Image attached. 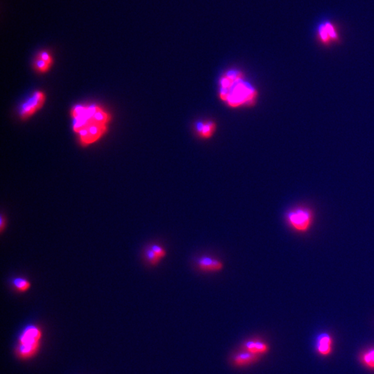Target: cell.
<instances>
[{
    "mask_svg": "<svg viewBox=\"0 0 374 374\" xmlns=\"http://www.w3.org/2000/svg\"><path fill=\"white\" fill-rule=\"evenodd\" d=\"M316 36L324 46H330L332 43L340 41V34L337 26L331 21H324L317 26Z\"/></svg>",
    "mask_w": 374,
    "mask_h": 374,
    "instance_id": "52a82bcc",
    "label": "cell"
},
{
    "mask_svg": "<svg viewBox=\"0 0 374 374\" xmlns=\"http://www.w3.org/2000/svg\"><path fill=\"white\" fill-rule=\"evenodd\" d=\"M360 361L367 368L374 370V348L367 349L362 353Z\"/></svg>",
    "mask_w": 374,
    "mask_h": 374,
    "instance_id": "5bb4252c",
    "label": "cell"
},
{
    "mask_svg": "<svg viewBox=\"0 0 374 374\" xmlns=\"http://www.w3.org/2000/svg\"><path fill=\"white\" fill-rule=\"evenodd\" d=\"M333 339L330 334L322 332L319 334L316 341V351L322 356H328L332 352Z\"/></svg>",
    "mask_w": 374,
    "mask_h": 374,
    "instance_id": "30bf717a",
    "label": "cell"
},
{
    "mask_svg": "<svg viewBox=\"0 0 374 374\" xmlns=\"http://www.w3.org/2000/svg\"><path fill=\"white\" fill-rule=\"evenodd\" d=\"M70 114L75 134L90 125H108L111 121L110 114L96 104H77L71 109Z\"/></svg>",
    "mask_w": 374,
    "mask_h": 374,
    "instance_id": "7a4b0ae2",
    "label": "cell"
},
{
    "mask_svg": "<svg viewBox=\"0 0 374 374\" xmlns=\"http://www.w3.org/2000/svg\"><path fill=\"white\" fill-rule=\"evenodd\" d=\"M269 350L268 344L261 340H249L245 344V351L257 355L266 353Z\"/></svg>",
    "mask_w": 374,
    "mask_h": 374,
    "instance_id": "8fae6325",
    "label": "cell"
},
{
    "mask_svg": "<svg viewBox=\"0 0 374 374\" xmlns=\"http://www.w3.org/2000/svg\"><path fill=\"white\" fill-rule=\"evenodd\" d=\"M218 97L227 107L236 110L255 106L259 93L243 70L231 68L222 73L218 79Z\"/></svg>",
    "mask_w": 374,
    "mask_h": 374,
    "instance_id": "6da1fadb",
    "label": "cell"
},
{
    "mask_svg": "<svg viewBox=\"0 0 374 374\" xmlns=\"http://www.w3.org/2000/svg\"><path fill=\"white\" fill-rule=\"evenodd\" d=\"M145 261L148 263L150 266H156L160 264L162 259L155 252L153 249L150 248V246L145 248Z\"/></svg>",
    "mask_w": 374,
    "mask_h": 374,
    "instance_id": "9a60e30c",
    "label": "cell"
},
{
    "mask_svg": "<svg viewBox=\"0 0 374 374\" xmlns=\"http://www.w3.org/2000/svg\"><path fill=\"white\" fill-rule=\"evenodd\" d=\"M42 329L36 324H29L21 331L15 349L16 355L21 360L34 357L41 347Z\"/></svg>",
    "mask_w": 374,
    "mask_h": 374,
    "instance_id": "3957f363",
    "label": "cell"
},
{
    "mask_svg": "<svg viewBox=\"0 0 374 374\" xmlns=\"http://www.w3.org/2000/svg\"><path fill=\"white\" fill-rule=\"evenodd\" d=\"M196 265L200 270L205 272H221L224 268L223 261L208 255L200 256L197 259Z\"/></svg>",
    "mask_w": 374,
    "mask_h": 374,
    "instance_id": "9c48e42d",
    "label": "cell"
},
{
    "mask_svg": "<svg viewBox=\"0 0 374 374\" xmlns=\"http://www.w3.org/2000/svg\"><path fill=\"white\" fill-rule=\"evenodd\" d=\"M312 208L306 206H298L289 209L285 214V220L291 229L304 234L312 228L314 222Z\"/></svg>",
    "mask_w": 374,
    "mask_h": 374,
    "instance_id": "277c9868",
    "label": "cell"
},
{
    "mask_svg": "<svg viewBox=\"0 0 374 374\" xmlns=\"http://www.w3.org/2000/svg\"><path fill=\"white\" fill-rule=\"evenodd\" d=\"M259 356L251 354L249 352L245 351L244 352L238 353L234 358V362L238 366H245L249 365L252 362L256 361Z\"/></svg>",
    "mask_w": 374,
    "mask_h": 374,
    "instance_id": "4fadbf2b",
    "label": "cell"
},
{
    "mask_svg": "<svg viewBox=\"0 0 374 374\" xmlns=\"http://www.w3.org/2000/svg\"><path fill=\"white\" fill-rule=\"evenodd\" d=\"M51 65L52 64H49V62H46L45 61L41 59L38 56L35 59L34 62V69L41 74L47 72L50 69Z\"/></svg>",
    "mask_w": 374,
    "mask_h": 374,
    "instance_id": "2e32d148",
    "label": "cell"
},
{
    "mask_svg": "<svg viewBox=\"0 0 374 374\" xmlns=\"http://www.w3.org/2000/svg\"><path fill=\"white\" fill-rule=\"evenodd\" d=\"M10 284L15 291L19 293H25L31 288V283L29 279L22 276H15L10 280Z\"/></svg>",
    "mask_w": 374,
    "mask_h": 374,
    "instance_id": "7c38bea8",
    "label": "cell"
},
{
    "mask_svg": "<svg viewBox=\"0 0 374 374\" xmlns=\"http://www.w3.org/2000/svg\"><path fill=\"white\" fill-rule=\"evenodd\" d=\"M6 217H5L3 214H1V216H0V231H1V234L4 232L5 229H6Z\"/></svg>",
    "mask_w": 374,
    "mask_h": 374,
    "instance_id": "ac0fdd59",
    "label": "cell"
},
{
    "mask_svg": "<svg viewBox=\"0 0 374 374\" xmlns=\"http://www.w3.org/2000/svg\"><path fill=\"white\" fill-rule=\"evenodd\" d=\"M150 248L153 249L154 252H155V254H156L162 260L166 257L167 255L166 249H165L163 247L160 246V245L154 243V244L150 245Z\"/></svg>",
    "mask_w": 374,
    "mask_h": 374,
    "instance_id": "e0dca14e",
    "label": "cell"
},
{
    "mask_svg": "<svg viewBox=\"0 0 374 374\" xmlns=\"http://www.w3.org/2000/svg\"><path fill=\"white\" fill-rule=\"evenodd\" d=\"M106 125H94L86 127L78 132V140L82 146H88L98 142L107 131Z\"/></svg>",
    "mask_w": 374,
    "mask_h": 374,
    "instance_id": "8992f818",
    "label": "cell"
},
{
    "mask_svg": "<svg viewBox=\"0 0 374 374\" xmlns=\"http://www.w3.org/2000/svg\"><path fill=\"white\" fill-rule=\"evenodd\" d=\"M45 101L46 95L44 92L40 90L34 92L20 106L18 114L21 119L24 120L32 117L36 112L42 108Z\"/></svg>",
    "mask_w": 374,
    "mask_h": 374,
    "instance_id": "5b68a950",
    "label": "cell"
},
{
    "mask_svg": "<svg viewBox=\"0 0 374 374\" xmlns=\"http://www.w3.org/2000/svg\"><path fill=\"white\" fill-rule=\"evenodd\" d=\"M217 124L214 120L204 119L196 122L194 124L193 130L195 135L201 140L208 141L212 139L216 135Z\"/></svg>",
    "mask_w": 374,
    "mask_h": 374,
    "instance_id": "ba28073f",
    "label": "cell"
}]
</instances>
